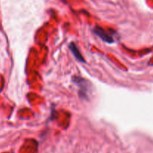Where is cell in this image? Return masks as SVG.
Returning <instances> with one entry per match:
<instances>
[{"instance_id": "cell-1", "label": "cell", "mask_w": 153, "mask_h": 153, "mask_svg": "<svg viewBox=\"0 0 153 153\" xmlns=\"http://www.w3.org/2000/svg\"><path fill=\"white\" fill-rule=\"evenodd\" d=\"M74 82L76 85H78V87L80 89V96H82V98L85 99L88 97V94H89L90 91H91V84L88 81L85 80L84 79H81L79 77H75Z\"/></svg>"}, {"instance_id": "cell-2", "label": "cell", "mask_w": 153, "mask_h": 153, "mask_svg": "<svg viewBox=\"0 0 153 153\" xmlns=\"http://www.w3.org/2000/svg\"><path fill=\"white\" fill-rule=\"evenodd\" d=\"M94 31L98 37H100L103 41L106 42L108 43H114V39L111 36L109 35L103 28H100V26H96L94 28Z\"/></svg>"}, {"instance_id": "cell-3", "label": "cell", "mask_w": 153, "mask_h": 153, "mask_svg": "<svg viewBox=\"0 0 153 153\" xmlns=\"http://www.w3.org/2000/svg\"><path fill=\"white\" fill-rule=\"evenodd\" d=\"M69 49H70V50L71 51L73 55H74V57L76 58V59L77 60V61H80V62H83V63L85 62V58H84V57L82 56L80 51L79 50V49H78V47L76 46V45L74 43H71L70 45H69Z\"/></svg>"}]
</instances>
